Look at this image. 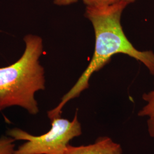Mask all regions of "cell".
Listing matches in <instances>:
<instances>
[{
	"mask_svg": "<svg viewBox=\"0 0 154 154\" xmlns=\"http://www.w3.org/2000/svg\"><path fill=\"white\" fill-rule=\"evenodd\" d=\"M142 98L146 105L139 111L138 116L154 117V89L148 93L144 94Z\"/></svg>",
	"mask_w": 154,
	"mask_h": 154,
	"instance_id": "5b68a950",
	"label": "cell"
},
{
	"mask_svg": "<svg viewBox=\"0 0 154 154\" xmlns=\"http://www.w3.org/2000/svg\"><path fill=\"white\" fill-rule=\"evenodd\" d=\"M128 5L127 2L121 1L109 5L86 7L85 16L91 23L95 33L93 55L77 82L62 97L60 103L48 112L50 120L61 116L66 103L88 88L90 79L94 73L102 69L113 55L124 54L130 56L143 63L154 76V52L137 49L127 38L122 28V14Z\"/></svg>",
	"mask_w": 154,
	"mask_h": 154,
	"instance_id": "6da1fadb",
	"label": "cell"
},
{
	"mask_svg": "<svg viewBox=\"0 0 154 154\" xmlns=\"http://www.w3.org/2000/svg\"><path fill=\"white\" fill-rule=\"evenodd\" d=\"M48 132L34 136L20 128L8 131V135L15 140H26L13 154H64L69 142L82 134V128L76 112L70 121L61 116L53 119Z\"/></svg>",
	"mask_w": 154,
	"mask_h": 154,
	"instance_id": "3957f363",
	"label": "cell"
},
{
	"mask_svg": "<svg viewBox=\"0 0 154 154\" xmlns=\"http://www.w3.org/2000/svg\"><path fill=\"white\" fill-rule=\"evenodd\" d=\"M23 40L22 57L10 66L0 67V110L17 106L35 115L39 109L34 95L45 88L44 69L39 62L43 42L33 34L26 35Z\"/></svg>",
	"mask_w": 154,
	"mask_h": 154,
	"instance_id": "7a4b0ae2",
	"label": "cell"
},
{
	"mask_svg": "<svg viewBox=\"0 0 154 154\" xmlns=\"http://www.w3.org/2000/svg\"><path fill=\"white\" fill-rule=\"evenodd\" d=\"M147 128L149 135L154 138V117L149 118L147 121Z\"/></svg>",
	"mask_w": 154,
	"mask_h": 154,
	"instance_id": "ba28073f",
	"label": "cell"
},
{
	"mask_svg": "<svg viewBox=\"0 0 154 154\" xmlns=\"http://www.w3.org/2000/svg\"><path fill=\"white\" fill-rule=\"evenodd\" d=\"M79 0H54V4L56 5L67 6L78 2Z\"/></svg>",
	"mask_w": 154,
	"mask_h": 154,
	"instance_id": "9c48e42d",
	"label": "cell"
},
{
	"mask_svg": "<svg viewBox=\"0 0 154 154\" xmlns=\"http://www.w3.org/2000/svg\"><path fill=\"white\" fill-rule=\"evenodd\" d=\"M136 0H83V3L86 6H105L109 5L116 2L125 1L129 4L135 2Z\"/></svg>",
	"mask_w": 154,
	"mask_h": 154,
	"instance_id": "52a82bcc",
	"label": "cell"
},
{
	"mask_svg": "<svg viewBox=\"0 0 154 154\" xmlns=\"http://www.w3.org/2000/svg\"><path fill=\"white\" fill-rule=\"evenodd\" d=\"M64 154H122L121 146L107 137L98 138L87 146H68Z\"/></svg>",
	"mask_w": 154,
	"mask_h": 154,
	"instance_id": "277c9868",
	"label": "cell"
},
{
	"mask_svg": "<svg viewBox=\"0 0 154 154\" xmlns=\"http://www.w3.org/2000/svg\"><path fill=\"white\" fill-rule=\"evenodd\" d=\"M15 140L11 137L0 138V154H13L15 150Z\"/></svg>",
	"mask_w": 154,
	"mask_h": 154,
	"instance_id": "8992f818",
	"label": "cell"
}]
</instances>
